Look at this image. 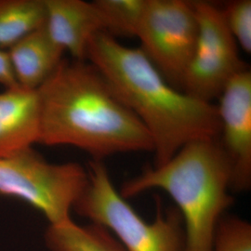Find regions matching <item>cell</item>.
Listing matches in <instances>:
<instances>
[{
    "instance_id": "7c38bea8",
    "label": "cell",
    "mask_w": 251,
    "mask_h": 251,
    "mask_svg": "<svg viewBox=\"0 0 251 251\" xmlns=\"http://www.w3.org/2000/svg\"><path fill=\"white\" fill-rule=\"evenodd\" d=\"M45 243L50 251H126L105 228L77 225L73 220L49 225Z\"/></svg>"
},
{
    "instance_id": "e0dca14e",
    "label": "cell",
    "mask_w": 251,
    "mask_h": 251,
    "mask_svg": "<svg viewBox=\"0 0 251 251\" xmlns=\"http://www.w3.org/2000/svg\"><path fill=\"white\" fill-rule=\"evenodd\" d=\"M0 85L3 86L4 89L18 85L7 51H0Z\"/></svg>"
},
{
    "instance_id": "277c9868",
    "label": "cell",
    "mask_w": 251,
    "mask_h": 251,
    "mask_svg": "<svg viewBox=\"0 0 251 251\" xmlns=\"http://www.w3.org/2000/svg\"><path fill=\"white\" fill-rule=\"evenodd\" d=\"M87 171L88 183L74 211L105 228L126 251H184V226L177 207L164 211L156 197L154 220L147 223L115 188L103 162L90 160Z\"/></svg>"
},
{
    "instance_id": "5bb4252c",
    "label": "cell",
    "mask_w": 251,
    "mask_h": 251,
    "mask_svg": "<svg viewBox=\"0 0 251 251\" xmlns=\"http://www.w3.org/2000/svg\"><path fill=\"white\" fill-rule=\"evenodd\" d=\"M104 33L113 36H137L146 0H96Z\"/></svg>"
},
{
    "instance_id": "ba28073f",
    "label": "cell",
    "mask_w": 251,
    "mask_h": 251,
    "mask_svg": "<svg viewBox=\"0 0 251 251\" xmlns=\"http://www.w3.org/2000/svg\"><path fill=\"white\" fill-rule=\"evenodd\" d=\"M219 99V143L231 164L232 191H249L251 186V70L247 68L233 77Z\"/></svg>"
},
{
    "instance_id": "30bf717a",
    "label": "cell",
    "mask_w": 251,
    "mask_h": 251,
    "mask_svg": "<svg viewBox=\"0 0 251 251\" xmlns=\"http://www.w3.org/2000/svg\"><path fill=\"white\" fill-rule=\"evenodd\" d=\"M37 91L15 85L0 91V158L38 144Z\"/></svg>"
},
{
    "instance_id": "8fae6325",
    "label": "cell",
    "mask_w": 251,
    "mask_h": 251,
    "mask_svg": "<svg viewBox=\"0 0 251 251\" xmlns=\"http://www.w3.org/2000/svg\"><path fill=\"white\" fill-rule=\"evenodd\" d=\"M8 54L17 84L30 90L42 86L64 59L44 25L22 38Z\"/></svg>"
},
{
    "instance_id": "52a82bcc",
    "label": "cell",
    "mask_w": 251,
    "mask_h": 251,
    "mask_svg": "<svg viewBox=\"0 0 251 251\" xmlns=\"http://www.w3.org/2000/svg\"><path fill=\"white\" fill-rule=\"evenodd\" d=\"M193 5L198 17V44L181 90L212 102L248 66L239 56V47L227 28L223 9L205 1H196Z\"/></svg>"
},
{
    "instance_id": "8992f818",
    "label": "cell",
    "mask_w": 251,
    "mask_h": 251,
    "mask_svg": "<svg viewBox=\"0 0 251 251\" xmlns=\"http://www.w3.org/2000/svg\"><path fill=\"white\" fill-rule=\"evenodd\" d=\"M136 37L140 50L164 78L181 90L198 44V17L193 2L146 0Z\"/></svg>"
},
{
    "instance_id": "4fadbf2b",
    "label": "cell",
    "mask_w": 251,
    "mask_h": 251,
    "mask_svg": "<svg viewBox=\"0 0 251 251\" xmlns=\"http://www.w3.org/2000/svg\"><path fill=\"white\" fill-rule=\"evenodd\" d=\"M44 0H0V51L45 25Z\"/></svg>"
},
{
    "instance_id": "2e32d148",
    "label": "cell",
    "mask_w": 251,
    "mask_h": 251,
    "mask_svg": "<svg viewBox=\"0 0 251 251\" xmlns=\"http://www.w3.org/2000/svg\"><path fill=\"white\" fill-rule=\"evenodd\" d=\"M225 24L236 44L247 53L251 51V1L238 0L223 9Z\"/></svg>"
},
{
    "instance_id": "3957f363",
    "label": "cell",
    "mask_w": 251,
    "mask_h": 251,
    "mask_svg": "<svg viewBox=\"0 0 251 251\" xmlns=\"http://www.w3.org/2000/svg\"><path fill=\"white\" fill-rule=\"evenodd\" d=\"M152 189L174 200L183 221L184 251H212L218 225L233 204L232 168L219 140L186 144L169 161L126 181L119 193L127 199Z\"/></svg>"
},
{
    "instance_id": "9a60e30c",
    "label": "cell",
    "mask_w": 251,
    "mask_h": 251,
    "mask_svg": "<svg viewBox=\"0 0 251 251\" xmlns=\"http://www.w3.org/2000/svg\"><path fill=\"white\" fill-rule=\"evenodd\" d=\"M212 251H251V224L236 216H224L217 227Z\"/></svg>"
},
{
    "instance_id": "7a4b0ae2",
    "label": "cell",
    "mask_w": 251,
    "mask_h": 251,
    "mask_svg": "<svg viewBox=\"0 0 251 251\" xmlns=\"http://www.w3.org/2000/svg\"><path fill=\"white\" fill-rule=\"evenodd\" d=\"M86 60L102 74L150 135L153 167L169 161L190 143L219 140L217 105L171 86L140 48L123 45L100 32L90 39Z\"/></svg>"
},
{
    "instance_id": "6da1fadb",
    "label": "cell",
    "mask_w": 251,
    "mask_h": 251,
    "mask_svg": "<svg viewBox=\"0 0 251 251\" xmlns=\"http://www.w3.org/2000/svg\"><path fill=\"white\" fill-rule=\"evenodd\" d=\"M38 144L74 146L94 160L152 152V139L102 74L87 60L63 59L37 90Z\"/></svg>"
},
{
    "instance_id": "9c48e42d",
    "label": "cell",
    "mask_w": 251,
    "mask_h": 251,
    "mask_svg": "<svg viewBox=\"0 0 251 251\" xmlns=\"http://www.w3.org/2000/svg\"><path fill=\"white\" fill-rule=\"evenodd\" d=\"M46 31L73 60H86L90 39L104 33L99 10L93 2L83 0H44Z\"/></svg>"
},
{
    "instance_id": "5b68a950",
    "label": "cell",
    "mask_w": 251,
    "mask_h": 251,
    "mask_svg": "<svg viewBox=\"0 0 251 251\" xmlns=\"http://www.w3.org/2000/svg\"><path fill=\"white\" fill-rule=\"evenodd\" d=\"M89 179L78 163L47 161L33 147L0 158V196L35 207L50 225L71 221V212Z\"/></svg>"
}]
</instances>
